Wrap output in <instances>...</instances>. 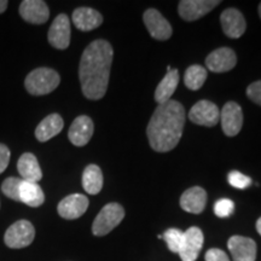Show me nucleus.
Masks as SVG:
<instances>
[{
  "instance_id": "nucleus-1",
  "label": "nucleus",
  "mask_w": 261,
  "mask_h": 261,
  "mask_svg": "<svg viewBox=\"0 0 261 261\" xmlns=\"http://www.w3.org/2000/svg\"><path fill=\"white\" fill-rule=\"evenodd\" d=\"M114 51L106 40H94L85 48L79 65V79L84 96L91 100L104 97L109 84Z\"/></svg>"
},
{
  "instance_id": "nucleus-2",
  "label": "nucleus",
  "mask_w": 261,
  "mask_h": 261,
  "mask_svg": "<svg viewBox=\"0 0 261 261\" xmlns=\"http://www.w3.org/2000/svg\"><path fill=\"white\" fill-rule=\"evenodd\" d=\"M185 125V109L177 100L159 104L146 127L150 146L158 152H168L178 145Z\"/></svg>"
},
{
  "instance_id": "nucleus-3",
  "label": "nucleus",
  "mask_w": 261,
  "mask_h": 261,
  "mask_svg": "<svg viewBox=\"0 0 261 261\" xmlns=\"http://www.w3.org/2000/svg\"><path fill=\"white\" fill-rule=\"evenodd\" d=\"M60 83V74L56 70L51 68H38L27 75L24 86L33 96H44L56 90Z\"/></svg>"
},
{
  "instance_id": "nucleus-4",
  "label": "nucleus",
  "mask_w": 261,
  "mask_h": 261,
  "mask_svg": "<svg viewBox=\"0 0 261 261\" xmlns=\"http://www.w3.org/2000/svg\"><path fill=\"white\" fill-rule=\"evenodd\" d=\"M125 218V210L121 204L108 203L102 208L99 214L97 215L92 225V232L94 236H106L121 223Z\"/></svg>"
},
{
  "instance_id": "nucleus-5",
  "label": "nucleus",
  "mask_w": 261,
  "mask_h": 261,
  "mask_svg": "<svg viewBox=\"0 0 261 261\" xmlns=\"http://www.w3.org/2000/svg\"><path fill=\"white\" fill-rule=\"evenodd\" d=\"M35 237V228L28 220H18L6 230L5 244L12 249H21L32 244Z\"/></svg>"
},
{
  "instance_id": "nucleus-6",
  "label": "nucleus",
  "mask_w": 261,
  "mask_h": 261,
  "mask_svg": "<svg viewBox=\"0 0 261 261\" xmlns=\"http://www.w3.org/2000/svg\"><path fill=\"white\" fill-rule=\"evenodd\" d=\"M189 119L196 125L213 127L220 121V110L210 100H200L190 109Z\"/></svg>"
},
{
  "instance_id": "nucleus-7",
  "label": "nucleus",
  "mask_w": 261,
  "mask_h": 261,
  "mask_svg": "<svg viewBox=\"0 0 261 261\" xmlns=\"http://www.w3.org/2000/svg\"><path fill=\"white\" fill-rule=\"evenodd\" d=\"M203 246V232L201 228L192 226L188 228L182 236V242L179 249L181 261H196Z\"/></svg>"
},
{
  "instance_id": "nucleus-8",
  "label": "nucleus",
  "mask_w": 261,
  "mask_h": 261,
  "mask_svg": "<svg viewBox=\"0 0 261 261\" xmlns=\"http://www.w3.org/2000/svg\"><path fill=\"white\" fill-rule=\"evenodd\" d=\"M47 40L51 46L58 50H65L70 44V21L67 15L61 14L52 22L48 29Z\"/></svg>"
},
{
  "instance_id": "nucleus-9",
  "label": "nucleus",
  "mask_w": 261,
  "mask_h": 261,
  "mask_svg": "<svg viewBox=\"0 0 261 261\" xmlns=\"http://www.w3.org/2000/svg\"><path fill=\"white\" fill-rule=\"evenodd\" d=\"M220 122L223 132L227 137H234L240 133L243 125L242 108L236 102H228L220 112Z\"/></svg>"
},
{
  "instance_id": "nucleus-10",
  "label": "nucleus",
  "mask_w": 261,
  "mask_h": 261,
  "mask_svg": "<svg viewBox=\"0 0 261 261\" xmlns=\"http://www.w3.org/2000/svg\"><path fill=\"white\" fill-rule=\"evenodd\" d=\"M143 19L150 35L156 40H167L172 37L173 29L171 24L156 9L146 10Z\"/></svg>"
},
{
  "instance_id": "nucleus-11",
  "label": "nucleus",
  "mask_w": 261,
  "mask_h": 261,
  "mask_svg": "<svg viewBox=\"0 0 261 261\" xmlns=\"http://www.w3.org/2000/svg\"><path fill=\"white\" fill-rule=\"evenodd\" d=\"M220 3L215 0H181L178 5V11L185 21H196L211 12Z\"/></svg>"
},
{
  "instance_id": "nucleus-12",
  "label": "nucleus",
  "mask_w": 261,
  "mask_h": 261,
  "mask_svg": "<svg viewBox=\"0 0 261 261\" xmlns=\"http://www.w3.org/2000/svg\"><path fill=\"white\" fill-rule=\"evenodd\" d=\"M89 208V198L85 195L73 194L67 196L58 203L57 212L63 219L74 220L84 215Z\"/></svg>"
},
{
  "instance_id": "nucleus-13",
  "label": "nucleus",
  "mask_w": 261,
  "mask_h": 261,
  "mask_svg": "<svg viewBox=\"0 0 261 261\" xmlns=\"http://www.w3.org/2000/svg\"><path fill=\"white\" fill-rule=\"evenodd\" d=\"M237 63V56L230 47H220L211 52L205 58V65L214 73H225L233 69Z\"/></svg>"
},
{
  "instance_id": "nucleus-14",
  "label": "nucleus",
  "mask_w": 261,
  "mask_h": 261,
  "mask_svg": "<svg viewBox=\"0 0 261 261\" xmlns=\"http://www.w3.org/2000/svg\"><path fill=\"white\" fill-rule=\"evenodd\" d=\"M227 248L233 261H255L256 243L252 238L232 236L228 240Z\"/></svg>"
},
{
  "instance_id": "nucleus-15",
  "label": "nucleus",
  "mask_w": 261,
  "mask_h": 261,
  "mask_svg": "<svg viewBox=\"0 0 261 261\" xmlns=\"http://www.w3.org/2000/svg\"><path fill=\"white\" fill-rule=\"evenodd\" d=\"M220 22L225 35L231 39L241 38L246 32V19L242 12L238 11L237 9L230 8L225 10L220 16Z\"/></svg>"
},
{
  "instance_id": "nucleus-16",
  "label": "nucleus",
  "mask_w": 261,
  "mask_h": 261,
  "mask_svg": "<svg viewBox=\"0 0 261 261\" xmlns=\"http://www.w3.org/2000/svg\"><path fill=\"white\" fill-rule=\"evenodd\" d=\"M19 15L33 24H42L50 17V10L42 0H24L19 5Z\"/></svg>"
},
{
  "instance_id": "nucleus-17",
  "label": "nucleus",
  "mask_w": 261,
  "mask_h": 261,
  "mask_svg": "<svg viewBox=\"0 0 261 261\" xmlns=\"http://www.w3.org/2000/svg\"><path fill=\"white\" fill-rule=\"evenodd\" d=\"M93 130V121L89 116H77L68 130V138L75 146H84L92 138Z\"/></svg>"
},
{
  "instance_id": "nucleus-18",
  "label": "nucleus",
  "mask_w": 261,
  "mask_h": 261,
  "mask_svg": "<svg viewBox=\"0 0 261 261\" xmlns=\"http://www.w3.org/2000/svg\"><path fill=\"white\" fill-rule=\"evenodd\" d=\"M207 204V192L200 187L188 189L180 197V207L191 214H200Z\"/></svg>"
},
{
  "instance_id": "nucleus-19",
  "label": "nucleus",
  "mask_w": 261,
  "mask_h": 261,
  "mask_svg": "<svg viewBox=\"0 0 261 261\" xmlns=\"http://www.w3.org/2000/svg\"><path fill=\"white\" fill-rule=\"evenodd\" d=\"M73 23L79 31L90 32L103 23V17L99 12L91 8H79L73 12Z\"/></svg>"
},
{
  "instance_id": "nucleus-20",
  "label": "nucleus",
  "mask_w": 261,
  "mask_h": 261,
  "mask_svg": "<svg viewBox=\"0 0 261 261\" xmlns=\"http://www.w3.org/2000/svg\"><path fill=\"white\" fill-rule=\"evenodd\" d=\"M17 171L22 177V180L39 182L42 178V172L38 159L32 152H25L18 159Z\"/></svg>"
},
{
  "instance_id": "nucleus-21",
  "label": "nucleus",
  "mask_w": 261,
  "mask_h": 261,
  "mask_svg": "<svg viewBox=\"0 0 261 261\" xmlns=\"http://www.w3.org/2000/svg\"><path fill=\"white\" fill-rule=\"evenodd\" d=\"M64 127V121L60 114H51L39 123L35 129V137L39 142H47L60 135Z\"/></svg>"
},
{
  "instance_id": "nucleus-22",
  "label": "nucleus",
  "mask_w": 261,
  "mask_h": 261,
  "mask_svg": "<svg viewBox=\"0 0 261 261\" xmlns=\"http://www.w3.org/2000/svg\"><path fill=\"white\" fill-rule=\"evenodd\" d=\"M179 71L178 69H171L165 75V77L159 84L155 91V99L159 104H163L171 100V97L178 87Z\"/></svg>"
},
{
  "instance_id": "nucleus-23",
  "label": "nucleus",
  "mask_w": 261,
  "mask_h": 261,
  "mask_svg": "<svg viewBox=\"0 0 261 261\" xmlns=\"http://www.w3.org/2000/svg\"><path fill=\"white\" fill-rule=\"evenodd\" d=\"M19 202H23L29 207L37 208L45 202V195L38 182L22 180L19 188Z\"/></svg>"
},
{
  "instance_id": "nucleus-24",
  "label": "nucleus",
  "mask_w": 261,
  "mask_h": 261,
  "mask_svg": "<svg viewBox=\"0 0 261 261\" xmlns=\"http://www.w3.org/2000/svg\"><path fill=\"white\" fill-rule=\"evenodd\" d=\"M84 190L90 195L99 194L103 188V173L97 165H89L83 173Z\"/></svg>"
},
{
  "instance_id": "nucleus-25",
  "label": "nucleus",
  "mask_w": 261,
  "mask_h": 261,
  "mask_svg": "<svg viewBox=\"0 0 261 261\" xmlns=\"http://www.w3.org/2000/svg\"><path fill=\"white\" fill-rule=\"evenodd\" d=\"M205 79H207V70L202 65H191L185 71V86L191 91L200 90L203 86Z\"/></svg>"
},
{
  "instance_id": "nucleus-26",
  "label": "nucleus",
  "mask_w": 261,
  "mask_h": 261,
  "mask_svg": "<svg viewBox=\"0 0 261 261\" xmlns=\"http://www.w3.org/2000/svg\"><path fill=\"white\" fill-rule=\"evenodd\" d=\"M22 179L10 177L6 178L2 185V191L6 197L11 198L14 201L19 202V188H21Z\"/></svg>"
},
{
  "instance_id": "nucleus-27",
  "label": "nucleus",
  "mask_w": 261,
  "mask_h": 261,
  "mask_svg": "<svg viewBox=\"0 0 261 261\" xmlns=\"http://www.w3.org/2000/svg\"><path fill=\"white\" fill-rule=\"evenodd\" d=\"M182 236H184V232L178 228H168L165 233H163L162 238L166 241L169 250L173 253H179V249H180L181 242H182Z\"/></svg>"
},
{
  "instance_id": "nucleus-28",
  "label": "nucleus",
  "mask_w": 261,
  "mask_h": 261,
  "mask_svg": "<svg viewBox=\"0 0 261 261\" xmlns=\"http://www.w3.org/2000/svg\"><path fill=\"white\" fill-rule=\"evenodd\" d=\"M227 180H228V182H230L231 187H233L236 189H241V190H242V189H247L248 187H250V185H252V179L238 171H232V172L228 173Z\"/></svg>"
},
{
  "instance_id": "nucleus-29",
  "label": "nucleus",
  "mask_w": 261,
  "mask_h": 261,
  "mask_svg": "<svg viewBox=\"0 0 261 261\" xmlns=\"http://www.w3.org/2000/svg\"><path fill=\"white\" fill-rule=\"evenodd\" d=\"M234 203L228 198H221L214 204V213L219 218H227L233 213Z\"/></svg>"
},
{
  "instance_id": "nucleus-30",
  "label": "nucleus",
  "mask_w": 261,
  "mask_h": 261,
  "mask_svg": "<svg viewBox=\"0 0 261 261\" xmlns=\"http://www.w3.org/2000/svg\"><path fill=\"white\" fill-rule=\"evenodd\" d=\"M247 96L252 102L261 106V80L250 84L247 89Z\"/></svg>"
},
{
  "instance_id": "nucleus-31",
  "label": "nucleus",
  "mask_w": 261,
  "mask_h": 261,
  "mask_svg": "<svg viewBox=\"0 0 261 261\" xmlns=\"http://www.w3.org/2000/svg\"><path fill=\"white\" fill-rule=\"evenodd\" d=\"M205 261H230V257L224 250L218 249V248H212L205 253Z\"/></svg>"
},
{
  "instance_id": "nucleus-32",
  "label": "nucleus",
  "mask_w": 261,
  "mask_h": 261,
  "mask_svg": "<svg viewBox=\"0 0 261 261\" xmlns=\"http://www.w3.org/2000/svg\"><path fill=\"white\" fill-rule=\"evenodd\" d=\"M10 158H11V154H10V150L5 144H0V174L8 168Z\"/></svg>"
},
{
  "instance_id": "nucleus-33",
  "label": "nucleus",
  "mask_w": 261,
  "mask_h": 261,
  "mask_svg": "<svg viewBox=\"0 0 261 261\" xmlns=\"http://www.w3.org/2000/svg\"><path fill=\"white\" fill-rule=\"evenodd\" d=\"M8 5L9 3L6 2V0H0V14H3V12L8 9Z\"/></svg>"
},
{
  "instance_id": "nucleus-34",
  "label": "nucleus",
  "mask_w": 261,
  "mask_h": 261,
  "mask_svg": "<svg viewBox=\"0 0 261 261\" xmlns=\"http://www.w3.org/2000/svg\"><path fill=\"white\" fill-rule=\"evenodd\" d=\"M256 230L261 236V218H259V219H257V221H256Z\"/></svg>"
},
{
  "instance_id": "nucleus-35",
  "label": "nucleus",
  "mask_w": 261,
  "mask_h": 261,
  "mask_svg": "<svg viewBox=\"0 0 261 261\" xmlns=\"http://www.w3.org/2000/svg\"><path fill=\"white\" fill-rule=\"evenodd\" d=\"M259 15H260V18H261V3H260V5H259Z\"/></svg>"
}]
</instances>
